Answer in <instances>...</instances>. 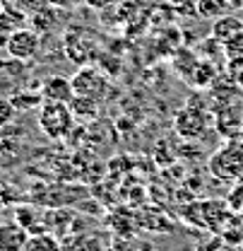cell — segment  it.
Listing matches in <instances>:
<instances>
[{
    "label": "cell",
    "instance_id": "8fae6325",
    "mask_svg": "<svg viewBox=\"0 0 243 251\" xmlns=\"http://www.w3.org/2000/svg\"><path fill=\"white\" fill-rule=\"evenodd\" d=\"M241 31H243V20L236 17V15H229V12H226V15L212 20V29H210V34H212L219 44H226L229 39H234V36L241 34Z\"/></svg>",
    "mask_w": 243,
    "mask_h": 251
},
{
    "label": "cell",
    "instance_id": "7a4b0ae2",
    "mask_svg": "<svg viewBox=\"0 0 243 251\" xmlns=\"http://www.w3.org/2000/svg\"><path fill=\"white\" fill-rule=\"evenodd\" d=\"M207 169L219 181H236L243 174V140L231 138L207 162Z\"/></svg>",
    "mask_w": 243,
    "mask_h": 251
},
{
    "label": "cell",
    "instance_id": "f546056e",
    "mask_svg": "<svg viewBox=\"0 0 243 251\" xmlns=\"http://www.w3.org/2000/svg\"><path fill=\"white\" fill-rule=\"evenodd\" d=\"M0 7H2V2H0Z\"/></svg>",
    "mask_w": 243,
    "mask_h": 251
},
{
    "label": "cell",
    "instance_id": "5bb4252c",
    "mask_svg": "<svg viewBox=\"0 0 243 251\" xmlns=\"http://www.w3.org/2000/svg\"><path fill=\"white\" fill-rule=\"evenodd\" d=\"M70 109H72L75 119H80V121H94V119L99 116L101 99L87 97V94H75L72 101H70Z\"/></svg>",
    "mask_w": 243,
    "mask_h": 251
},
{
    "label": "cell",
    "instance_id": "7402d4cb",
    "mask_svg": "<svg viewBox=\"0 0 243 251\" xmlns=\"http://www.w3.org/2000/svg\"><path fill=\"white\" fill-rule=\"evenodd\" d=\"M72 251H104V244L99 237H80Z\"/></svg>",
    "mask_w": 243,
    "mask_h": 251
},
{
    "label": "cell",
    "instance_id": "7c38bea8",
    "mask_svg": "<svg viewBox=\"0 0 243 251\" xmlns=\"http://www.w3.org/2000/svg\"><path fill=\"white\" fill-rule=\"evenodd\" d=\"M219 77V70H217V63L210 58H200V63L195 65L188 85H193L195 90H210Z\"/></svg>",
    "mask_w": 243,
    "mask_h": 251
},
{
    "label": "cell",
    "instance_id": "cb8c5ba5",
    "mask_svg": "<svg viewBox=\"0 0 243 251\" xmlns=\"http://www.w3.org/2000/svg\"><path fill=\"white\" fill-rule=\"evenodd\" d=\"M89 7H96V10H106V7H116V5H123V0H85Z\"/></svg>",
    "mask_w": 243,
    "mask_h": 251
},
{
    "label": "cell",
    "instance_id": "9a60e30c",
    "mask_svg": "<svg viewBox=\"0 0 243 251\" xmlns=\"http://www.w3.org/2000/svg\"><path fill=\"white\" fill-rule=\"evenodd\" d=\"M109 227L118 234V237H133V232L137 229V220H135V213L130 210H116L111 218H109Z\"/></svg>",
    "mask_w": 243,
    "mask_h": 251
},
{
    "label": "cell",
    "instance_id": "9c48e42d",
    "mask_svg": "<svg viewBox=\"0 0 243 251\" xmlns=\"http://www.w3.org/2000/svg\"><path fill=\"white\" fill-rule=\"evenodd\" d=\"M29 239V229H24L17 220L0 222V251H24Z\"/></svg>",
    "mask_w": 243,
    "mask_h": 251
},
{
    "label": "cell",
    "instance_id": "ac0fdd59",
    "mask_svg": "<svg viewBox=\"0 0 243 251\" xmlns=\"http://www.w3.org/2000/svg\"><path fill=\"white\" fill-rule=\"evenodd\" d=\"M41 213H36V208H31V205H20L17 210H15V220L24 227V229H29V234H36V232H44V229H39V222H41Z\"/></svg>",
    "mask_w": 243,
    "mask_h": 251
},
{
    "label": "cell",
    "instance_id": "ffe728a7",
    "mask_svg": "<svg viewBox=\"0 0 243 251\" xmlns=\"http://www.w3.org/2000/svg\"><path fill=\"white\" fill-rule=\"evenodd\" d=\"M226 203H229V208L234 210V213H241L243 210V174L236 179V184L234 188L229 191V196H226Z\"/></svg>",
    "mask_w": 243,
    "mask_h": 251
},
{
    "label": "cell",
    "instance_id": "52a82bcc",
    "mask_svg": "<svg viewBox=\"0 0 243 251\" xmlns=\"http://www.w3.org/2000/svg\"><path fill=\"white\" fill-rule=\"evenodd\" d=\"M41 97L44 101H61V104H70L75 97V87L72 80L65 75H51L41 82Z\"/></svg>",
    "mask_w": 243,
    "mask_h": 251
},
{
    "label": "cell",
    "instance_id": "3957f363",
    "mask_svg": "<svg viewBox=\"0 0 243 251\" xmlns=\"http://www.w3.org/2000/svg\"><path fill=\"white\" fill-rule=\"evenodd\" d=\"M214 119L207 106H198V104H188L181 109L174 119V130L181 135L183 140H200L210 128H212Z\"/></svg>",
    "mask_w": 243,
    "mask_h": 251
},
{
    "label": "cell",
    "instance_id": "e0dca14e",
    "mask_svg": "<svg viewBox=\"0 0 243 251\" xmlns=\"http://www.w3.org/2000/svg\"><path fill=\"white\" fill-rule=\"evenodd\" d=\"M24 251H63V249H61V242H58L53 234H48V232H36V234H29Z\"/></svg>",
    "mask_w": 243,
    "mask_h": 251
},
{
    "label": "cell",
    "instance_id": "2e32d148",
    "mask_svg": "<svg viewBox=\"0 0 243 251\" xmlns=\"http://www.w3.org/2000/svg\"><path fill=\"white\" fill-rule=\"evenodd\" d=\"M231 0H195V12L202 20H217L231 10Z\"/></svg>",
    "mask_w": 243,
    "mask_h": 251
},
{
    "label": "cell",
    "instance_id": "ba28073f",
    "mask_svg": "<svg viewBox=\"0 0 243 251\" xmlns=\"http://www.w3.org/2000/svg\"><path fill=\"white\" fill-rule=\"evenodd\" d=\"M214 126L224 138H236L243 130V119L239 111V104H226V106H217L214 111Z\"/></svg>",
    "mask_w": 243,
    "mask_h": 251
},
{
    "label": "cell",
    "instance_id": "4fadbf2b",
    "mask_svg": "<svg viewBox=\"0 0 243 251\" xmlns=\"http://www.w3.org/2000/svg\"><path fill=\"white\" fill-rule=\"evenodd\" d=\"M202 56H198L193 49H188V46H178L174 53H171V65H174V70L181 75L183 80L188 82L190 80V75H193V70H195V65L200 63Z\"/></svg>",
    "mask_w": 243,
    "mask_h": 251
},
{
    "label": "cell",
    "instance_id": "f1b7e54d",
    "mask_svg": "<svg viewBox=\"0 0 243 251\" xmlns=\"http://www.w3.org/2000/svg\"><path fill=\"white\" fill-rule=\"evenodd\" d=\"M241 109H243V99H241Z\"/></svg>",
    "mask_w": 243,
    "mask_h": 251
},
{
    "label": "cell",
    "instance_id": "5b68a950",
    "mask_svg": "<svg viewBox=\"0 0 243 251\" xmlns=\"http://www.w3.org/2000/svg\"><path fill=\"white\" fill-rule=\"evenodd\" d=\"M72 80V87L75 94H87V97H96V99H104L109 92V77L104 70H99L96 65H80L77 73L70 77Z\"/></svg>",
    "mask_w": 243,
    "mask_h": 251
},
{
    "label": "cell",
    "instance_id": "484cf974",
    "mask_svg": "<svg viewBox=\"0 0 243 251\" xmlns=\"http://www.w3.org/2000/svg\"><path fill=\"white\" fill-rule=\"evenodd\" d=\"M190 0H166V5H171V7H176V10H181V7H185Z\"/></svg>",
    "mask_w": 243,
    "mask_h": 251
},
{
    "label": "cell",
    "instance_id": "d6986e66",
    "mask_svg": "<svg viewBox=\"0 0 243 251\" xmlns=\"http://www.w3.org/2000/svg\"><path fill=\"white\" fill-rule=\"evenodd\" d=\"M10 101H12V106L17 109V111H24V109H39L41 104H44V97L41 92H15L10 94Z\"/></svg>",
    "mask_w": 243,
    "mask_h": 251
},
{
    "label": "cell",
    "instance_id": "4316f807",
    "mask_svg": "<svg viewBox=\"0 0 243 251\" xmlns=\"http://www.w3.org/2000/svg\"><path fill=\"white\" fill-rule=\"evenodd\" d=\"M234 80L239 82V87L243 90V70H241V73H236V75H234Z\"/></svg>",
    "mask_w": 243,
    "mask_h": 251
},
{
    "label": "cell",
    "instance_id": "83f0119b",
    "mask_svg": "<svg viewBox=\"0 0 243 251\" xmlns=\"http://www.w3.org/2000/svg\"><path fill=\"white\" fill-rule=\"evenodd\" d=\"M239 218H241V225H243V210H241V213H239Z\"/></svg>",
    "mask_w": 243,
    "mask_h": 251
},
{
    "label": "cell",
    "instance_id": "30bf717a",
    "mask_svg": "<svg viewBox=\"0 0 243 251\" xmlns=\"http://www.w3.org/2000/svg\"><path fill=\"white\" fill-rule=\"evenodd\" d=\"M137 220V227L140 229H147L152 234H161V232H171L176 227V222L169 218L164 210H154V208H142L135 213Z\"/></svg>",
    "mask_w": 243,
    "mask_h": 251
},
{
    "label": "cell",
    "instance_id": "d4e9b609",
    "mask_svg": "<svg viewBox=\"0 0 243 251\" xmlns=\"http://www.w3.org/2000/svg\"><path fill=\"white\" fill-rule=\"evenodd\" d=\"M77 2H82V0H48V5H53V7H61V10L75 7Z\"/></svg>",
    "mask_w": 243,
    "mask_h": 251
},
{
    "label": "cell",
    "instance_id": "6da1fadb",
    "mask_svg": "<svg viewBox=\"0 0 243 251\" xmlns=\"http://www.w3.org/2000/svg\"><path fill=\"white\" fill-rule=\"evenodd\" d=\"M39 128L44 135L53 138V140H63L67 135H72L75 130V114L70 109V104H61V101H44L39 106Z\"/></svg>",
    "mask_w": 243,
    "mask_h": 251
},
{
    "label": "cell",
    "instance_id": "277c9868",
    "mask_svg": "<svg viewBox=\"0 0 243 251\" xmlns=\"http://www.w3.org/2000/svg\"><path fill=\"white\" fill-rule=\"evenodd\" d=\"M63 49L67 53V58L75 65H87V63L99 58V41L89 29L82 27H72L63 34Z\"/></svg>",
    "mask_w": 243,
    "mask_h": 251
},
{
    "label": "cell",
    "instance_id": "603a6c76",
    "mask_svg": "<svg viewBox=\"0 0 243 251\" xmlns=\"http://www.w3.org/2000/svg\"><path fill=\"white\" fill-rule=\"evenodd\" d=\"M15 106H12V101H10V97H2L0 94V126L10 124L12 121V116H15Z\"/></svg>",
    "mask_w": 243,
    "mask_h": 251
},
{
    "label": "cell",
    "instance_id": "8992f818",
    "mask_svg": "<svg viewBox=\"0 0 243 251\" xmlns=\"http://www.w3.org/2000/svg\"><path fill=\"white\" fill-rule=\"evenodd\" d=\"M5 51L10 53V58L22 63H29L39 56L41 51V34L36 29H27V27H20L10 34L7 39V46Z\"/></svg>",
    "mask_w": 243,
    "mask_h": 251
},
{
    "label": "cell",
    "instance_id": "44dd1931",
    "mask_svg": "<svg viewBox=\"0 0 243 251\" xmlns=\"http://www.w3.org/2000/svg\"><path fill=\"white\" fill-rule=\"evenodd\" d=\"M224 58H226V61H231V58H243V31L224 44Z\"/></svg>",
    "mask_w": 243,
    "mask_h": 251
}]
</instances>
